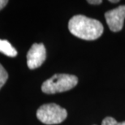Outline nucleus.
I'll return each mask as SVG.
<instances>
[{
  "label": "nucleus",
  "instance_id": "9",
  "mask_svg": "<svg viewBox=\"0 0 125 125\" xmlns=\"http://www.w3.org/2000/svg\"><path fill=\"white\" fill-rule=\"evenodd\" d=\"M7 3H8V1H6V0H0V10H2L3 8Z\"/></svg>",
  "mask_w": 125,
  "mask_h": 125
},
{
  "label": "nucleus",
  "instance_id": "11",
  "mask_svg": "<svg viewBox=\"0 0 125 125\" xmlns=\"http://www.w3.org/2000/svg\"><path fill=\"white\" fill-rule=\"evenodd\" d=\"M109 2H112V3H113V2H115H115H119V0H115V1H113V0H110Z\"/></svg>",
  "mask_w": 125,
  "mask_h": 125
},
{
  "label": "nucleus",
  "instance_id": "3",
  "mask_svg": "<svg viewBox=\"0 0 125 125\" xmlns=\"http://www.w3.org/2000/svg\"><path fill=\"white\" fill-rule=\"evenodd\" d=\"M67 116L66 109L55 103L44 104L38 108L37 117L45 124H58L65 120Z\"/></svg>",
  "mask_w": 125,
  "mask_h": 125
},
{
  "label": "nucleus",
  "instance_id": "6",
  "mask_svg": "<svg viewBox=\"0 0 125 125\" xmlns=\"http://www.w3.org/2000/svg\"><path fill=\"white\" fill-rule=\"evenodd\" d=\"M0 52L9 57H16L17 55L16 50L7 40L0 39Z\"/></svg>",
  "mask_w": 125,
  "mask_h": 125
},
{
  "label": "nucleus",
  "instance_id": "1",
  "mask_svg": "<svg viewBox=\"0 0 125 125\" xmlns=\"http://www.w3.org/2000/svg\"><path fill=\"white\" fill-rule=\"evenodd\" d=\"M68 29L72 35L79 38L93 41L102 36L104 28L101 22L97 20L76 15L69 21Z\"/></svg>",
  "mask_w": 125,
  "mask_h": 125
},
{
  "label": "nucleus",
  "instance_id": "2",
  "mask_svg": "<svg viewBox=\"0 0 125 125\" xmlns=\"http://www.w3.org/2000/svg\"><path fill=\"white\" fill-rule=\"evenodd\" d=\"M78 83V78L74 75L55 74L50 79L43 82L42 90L47 94L68 91L73 89Z\"/></svg>",
  "mask_w": 125,
  "mask_h": 125
},
{
  "label": "nucleus",
  "instance_id": "5",
  "mask_svg": "<svg viewBox=\"0 0 125 125\" xmlns=\"http://www.w3.org/2000/svg\"><path fill=\"white\" fill-rule=\"evenodd\" d=\"M46 59V50L42 43H35L27 54V65L29 69L39 67Z\"/></svg>",
  "mask_w": 125,
  "mask_h": 125
},
{
  "label": "nucleus",
  "instance_id": "10",
  "mask_svg": "<svg viewBox=\"0 0 125 125\" xmlns=\"http://www.w3.org/2000/svg\"><path fill=\"white\" fill-rule=\"evenodd\" d=\"M87 2L90 4H101L102 2V0H89V1H87Z\"/></svg>",
  "mask_w": 125,
  "mask_h": 125
},
{
  "label": "nucleus",
  "instance_id": "8",
  "mask_svg": "<svg viewBox=\"0 0 125 125\" xmlns=\"http://www.w3.org/2000/svg\"><path fill=\"white\" fill-rule=\"evenodd\" d=\"M102 125H125V121L119 123L112 117H106L102 120Z\"/></svg>",
  "mask_w": 125,
  "mask_h": 125
},
{
  "label": "nucleus",
  "instance_id": "7",
  "mask_svg": "<svg viewBox=\"0 0 125 125\" xmlns=\"http://www.w3.org/2000/svg\"><path fill=\"white\" fill-rule=\"evenodd\" d=\"M7 78H8V74L4 67H2V65L0 63V89L7 82Z\"/></svg>",
  "mask_w": 125,
  "mask_h": 125
},
{
  "label": "nucleus",
  "instance_id": "4",
  "mask_svg": "<svg viewBox=\"0 0 125 125\" xmlns=\"http://www.w3.org/2000/svg\"><path fill=\"white\" fill-rule=\"evenodd\" d=\"M106 24L112 32H119L123 29L125 19V5L110 10L105 13Z\"/></svg>",
  "mask_w": 125,
  "mask_h": 125
}]
</instances>
